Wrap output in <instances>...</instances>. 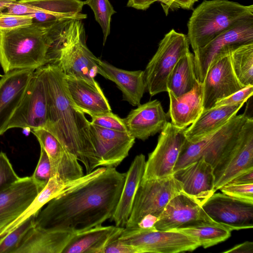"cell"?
<instances>
[{"instance_id": "cell-29", "label": "cell", "mask_w": 253, "mask_h": 253, "mask_svg": "<svg viewBox=\"0 0 253 253\" xmlns=\"http://www.w3.org/2000/svg\"><path fill=\"white\" fill-rule=\"evenodd\" d=\"M245 103L203 110L198 118L185 130L186 140L196 142L223 126L237 115Z\"/></svg>"}, {"instance_id": "cell-42", "label": "cell", "mask_w": 253, "mask_h": 253, "mask_svg": "<svg viewBox=\"0 0 253 253\" xmlns=\"http://www.w3.org/2000/svg\"><path fill=\"white\" fill-rule=\"evenodd\" d=\"M253 94V85L246 86L242 89L218 101L213 107L233 106L245 103Z\"/></svg>"}, {"instance_id": "cell-49", "label": "cell", "mask_w": 253, "mask_h": 253, "mask_svg": "<svg viewBox=\"0 0 253 253\" xmlns=\"http://www.w3.org/2000/svg\"><path fill=\"white\" fill-rule=\"evenodd\" d=\"M17 1V0H0V11H2L9 5Z\"/></svg>"}, {"instance_id": "cell-33", "label": "cell", "mask_w": 253, "mask_h": 253, "mask_svg": "<svg viewBox=\"0 0 253 253\" xmlns=\"http://www.w3.org/2000/svg\"><path fill=\"white\" fill-rule=\"evenodd\" d=\"M44 10L62 21L69 19L83 20L87 14L82 13L84 1L81 0H18Z\"/></svg>"}, {"instance_id": "cell-37", "label": "cell", "mask_w": 253, "mask_h": 253, "mask_svg": "<svg viewBox=\"0 0 253 253\" xmlns=\"http://www.w3.org/2000/svg\"><path fill=\"white\" fill-rule=\"evenodd\" d=\"M90 117V123L93 125L113 130L127 132L124 119L112 111L92 115Z\"/></svg>"}, {"instance_id": "cell-12", "label": "cell", "mask_w": 253, "mask_h": 253, "mask_svg": "<svg viewBox=\"0 0 253 253\" xmlns=\"http://www.w3.org/2000/svg\"><path fill=\"white\" fill-rule=\"evenodd\" d=\"M251 42H253V16L238 21L194 52L198 81L203 83L211 64L220 53L230 46Z\"/></svg>"}, {"instance_id": "cell-15", "label": "cell", "mask_w": 253, "mask_h": 253, "mask_svg": "<svg viewBox=\"0 0 253 253\" xmlns=\"http://www.w3.org/2000/svg\"><path fill=\"white\" fill-rule=\"evenodd\" d=\"M89 131L98 166L118 167L128 155L135 138L127 132L113 130L90 123Z\"/></svg>"}, {"instance_id": "cell-23", "label": "cell", "mask_w": 253, "mask_h": 253, "mask_svg": "<svg viewBox=\"0 0 253 253\" xmlns=\"http://www.w3.org/2000/svg\"><path fill=\"white\" fill-rule=\"evenodd\" d=\"M96 61L99 67V74L116 84L122 92L124 100L133 106L141 104V100L146 90L144 71L125 70L98 58Z\"/></svg>"}, {"instance_id": "cell-10", "label": "cell", "mask_w": 253, "mask_h": 253, "mask_svg": "<svg viewBox=\"0 0 253 253\" xmlns=\"http://www.w3.org/2000/svg\"><path fill=\"white\" fill-rule=\"evenodd\" d=\"M185 129L168 123L160 132L155 148L148 155L142 179L163 178L172 175L186 141Z\"/></svg>"}, {"instance_id": "cell-11", "label": "cell", "mask_w": 253, "mask_h": 253, "mask_svg": "<svg viewBox=\"0 0 253 253\" xmlns=\"http://www.w3.org/2000/svg\"><path fill=\"white\" fill-rule=\"evenodd\" d=\"M41 67L34 72L23 98L9 121L8 129L16 127L31 131L44 128L47 101Z\"/></svg>"}, {"instance_id": "cell-26", "label": "cell", "mask_w": 253, "mask_h": 253, "mask_svg": "<svg viewBox=\"0 0 253 253\" xmlns=\"http://www.w3.org/2000/svg\"><path fill=\"white\" fill-rule=\"evenodd\" d=\"M73 233L46 230L34 226L27 232L14 253H62Z\"/></svg>"}, {"instance_id": "cell-43", "label": "cell", "mask_w": 253, "mask_h": 253, "mask_svg": "<svg viewBox=\"0 0 253 253\" xmlns=\"http://www.w3.org/2000/svg\"><path fill=\"white\" fill-rule=\"evenodd\" d=\"M2 11L10 14L20 15H31L37 12H42L52 15L44 10L38 9L28 4L19 2L18 0L16 2L9 5Z\"/></svg>"}, {"instance_id": "cell-44", "label": "cell", "mask_w": 253, "mask_h": 253, "mask_svg": "<svg viewBox=\"0 0 253 253\" xmlns=\"http://www.w3.org/2000/svg\"><path fill=\"white\" fill-rule=\"evenodd\" d=\"M121 234L113 238L106 245L103 253H136L135 249L119 239Z\"/></svg>"}, {"instance_id": "cell-20", "label": "cell", "mask_w": 253, "mask_h": 253, "mask_svg": "<svg viewBox=\"0 0 253 253\" xmlns=\"http://www.w3.org/2000/svg\"><path fill=\"white\" fill-rule=\"evenodd\" d=\"M41 191L31 176L20 177L0 191V230L20 216Z\"/></svg>"}, {"instance_id": "cell-47", "label": "cell", "mask_w": 253, "mask_h": 253, "mask_svg": "<svg viewBox=\"0 0 253 253\" xmlns=\"http://www.w3.org/2000/svg\"><path fill=\"white\" fill-rule=\"evenodd\" d=\"M158 217L155 216L147 215L138 222L137 227L140 228H149L153 227Z\"/></svg>"}, {"instance_id": "cell-7", "label": "cell", "mask_w": 253, "mask_h": 253, "mask_svg": "<svg viewBox=\"0 0 253 253\" xmlns=\"http://www.w3.org/2000/svg\"><path fill=\"white\" fill-rule=\"evenodd\" d=\"M187 35L173 29L167 33L144 71L146 90L151 96L167 92L168 78L174 67L189 50Z\"/></svg>"}, {"instance_id": "cell-28", "label": "cell", "mask_w": 253, "mask_h": 253, "mask_svg": "<svg viewBox=\"0 0 253 253\" xmlns=\"http://www.w3.org/2000/svg\"><path fill=\"white\" fill-rule=\"evenodd\" d=\"M145 156L140 154L134 158L126 172V180L114 213L111 218L116 226L125 227L130 216L135 194L144 172Z\"/></svg>"}, {"instance_id": "cell-21", "label": "cell", "mask_w": 253, "mask_h": 253, "mask_svg": "<svg viewBox=\"0 0 253 253\" xmlns=\"http://www.w3.org/2000/svg\"><path fill=\"white\" fill-rule=\"evenodd\" d=\"M36 70L9 71L0 79V135L7 130L9 121L25 94Z\"/></svg>"}, {"instance_id": "cell-46", "label": "cell", "mask_w": 253, "mask_h": 253, "mask_svg": "<svg viewBox=\"0 0 253 253\" xmlns=\"http://www.w3.org/2000/svg\"><path fill=\"white\" fill-rule=\"evenodd\" d=\"M228 183L234 184L253 183V169L239 174Z\"/></svg>"}, {"instance_id": "cell-51", "label": "cell", "mask_w": 253, "mask_h": 253, "mask_svg": "<svg viewBox=\"0 0 253 253\" xmlns=\"http://www.w3.org/2000/svg\"><path fill=\"white\" fill-rule=\"evenodd\" d=\"M0 76H1V77L2 76H1V75H0Z\"/></svg>"}, {"instance_id": "cell-35", "label": "cell", "mask_w": 253, "mask_h": 253, "mask_svg": "<svg viewBox=\"0 0 253 253\" xmlns=\"http://www.w3.org/2000/svg\"><path fill=\"white\" fill-rule=\"evenodd\" d=\"M84 4L88 5L93 11L95 20L102 30L104 45L110 33L112 16L116 11L109 0H86Z\"/></svg>"}, {"instance_id": "cell-13", "label": "cell", "mask_w": 253, "mask_h": 253, "mask_svg": "<svg viewBox=\"0 0 253 253\" xmlns=\"http://www.w3.org/2000/svg\"><path fill=\"white\" fill-rule=\"evenodd\" d=\"M203 84V110L213 107L218 101L245 87L234 73L228 50L219 54L211 63Z\"/></svg>"}, {"instance_id": "cell-30", "label": "cell", "mask_w": 253, "mask_h": 253, "mask_svg": "<svg viewBox=\"0 0 253 253\" xmlns=\"http://www.w3.org/2000/svg\"><path fill=\"white\" fill-rule=\"evenodd\" d=\"M87 178V176L84 175L78 179L64 182L57 175L52 176L45 187L25 211L14 220L0 230V238L15 229L32 215H37L49 201L84 182Z\"/></svg>"}, {"instance_id": "cell-36", "label": "cell", "mask_w": 253, "mask_h": 253, "mask_svg": "<svg viewBox=\"0 0 253 253\" xmlns=\"http://www.w3.org/2000/svg\"><path fill=\"white\" fill-rule=\"evenodd\" d=\"M36 216L32 215L0 238V253H14L27 232L34 226Z\"/></svg>"}, {"instance_id": "cell-45", "label": "cell", "mask_w": 253, "mask_h": 253, "mask_svg": "<svg viewBox=\"0 0 253 253\" xmlns=\"http://www.w3.org/2000/svg\"><path fill=\"white\" fill-rule=\"evenodd\" d=\"M224 253H253V243L250 241H246L241 244L237 245L233 248L224 251Z\"/></svg>"}, {"instance_id": "cell-5", "label": "cell", "mask_w": 253, "mask_h": 253, "mask_svg": "<svg viewBox=\"0 0 253 253\" xmlns=\"http://www.w3.org/2000/svg\"><path fill=\"white\" fill-rule=\"evenodd\" d=\"M253 16V5L228 0H204L187 23V38L193 52L203 47L238 21Z\"/></svg>"}, {"instance_id": "cell-48", "label": "cell", "mask_w": 253, "mask_h": 253, "mask_svg": "<svg viewBox=\"0 0 253 253\" xmlns=\"http://www.w3.org/2000/svg\"><path fill=\"white\" fill-rule=\"evenodd\" d=\"M198 0H174V8L190 9Z\"/></svg>"}, {"instance_id": "cell-6", "label": "cell", "mask_w": 253, "mask_h": 253, "mask_svg": "<svg viewBox=\"0 0 253 253\" xmlns=\"http://www.w3.org/2000/svg\"><path fill=\"white\" fill-rule=\"evenodd\" d=\"M248 118L236 115L214 132L200 140H187L174 168V171L203 158L213 168L218 169L228 158L238 141L241 129Z\"/></svg>"}, {"instance_id": "cell-16", "label": "cell", "mask_w": 253, "mask_h": 253, "mask_svg": "<svg viewBox=\"0 0 253 253\" xmlns=\"http://www.w3.org/2000/svg\"><path fill=\"white\" fill-rule=\"evenodd\" d=\"M253 169V118L243 125L234 149L224 162L214 171L216 191L239 174Z\"/></svg>"}, {"instance_id": "cell-24", "label": "cell", "mask_w": 253, "mask_h": 253, "mask_svg": "<svg viewBox=\"0 0 253 253\" xmlns=\"http://www.w3.org/2000/svg\"><path fill=\"white\" fill-rule=\"evenodd\" d=\"M169 99L167 113L171 123L180 128L186 127L193 123L204 110L203 84L198 81L189 92L179 96L168 91Z\"/></svg>"}, {"instance_id": "cell-41", "label": "cell", "mask_w": 253, "mask_h": 253, "mask_svg": "<svg viewBox=\"0 0 253 253\" xmlns=\"http://www.w3.org/2000/svg\"><path fill=\"white\" fill-rule=\"evenodd\" d=\"M32 15H20L0 11V30H10L33 23Z\"/></svg>"}, {"instance_id": "cell-32", "label": "cell", "mask_w": 253, "mask_h": 253, "mask_svg": "<svg viewBox=\"0 0 253 253\" xmlns=\"http://www.w3.org/2000/svg\"><path fill=\"white\" fill-rule=\"evenodd\" d=\"M172 231H177L197 239L200 247L207 248L228 239L232 231L217 222L201 221Z\"/></svg>"}, {"instance_id": "cell-25", "label": "cell", "mask_w": 253, "mask_h": 253, "mask_svg": "<svg viewBox=\"0 0 253 253\" xmlns=\"http://www.w3.org/2000/svg\"><path fill=\"white\" fill-rule=\"evenodd\" d=\"M70 96L75 105L84 114L92 115L112 111L108 100L101 87L82 80L66 77Z\"/></svg>"}, {"instance_id": "cell-38", "label": "cell", "mask_w": 253, "mask_h": 253, "mask_svg": "<svg viewBox=\"0 0 253 253\" xmlns=\"http://www.w3.org/2000/svg\"><path fill=\"white\" fill-rule=\"evenodd\" d=\"M31 177L41 191L45 187L51 178L49 160L46 153L41 147L40 158Z\"/></svg>"}, {"instance_id": "cell-39", "label": "cell", "mask_w": 253, "mask_h": 253, "mask_svg": "<svg viewBox=\"0 0 253 253\" xmlns=\"http://www.w3.org/2000/svg\"><path fill=\"white\" fill-rule=\"evenodd\" d=\"M219 190L229 196L253 203V183H228L220 187Z\"/></svg>"}, {"instance_id": "cell-31", "label": "cell", "mask_w": 253, "mask_h": 253, "mask_svg": "<svg viewBox=\"0 0 253 253\" xmlns=\"http://www.w3.org/2000/svg\"><path fill=\"white\" fill-rule=\"evenodd\" d=\"M198 81L194 56L189 51L179 59L171 71L167 82L168 91L175 96H180L190 91Z\"/></svg>"}, {"instance_id": "cell-4", "label": "cell", "mask_w": 253, "mask_h": 253, "mask_svg": "<svg viewBox=\"0 0 253 253\" xmlns=\"http://www.w3.org/2000/svg\"><path fill=\"white\" fill-rule=\"evenodd\" d=\"M53 38L51 50L53 63L58 64L66 77L99 86L94 79L99 74L97 57L86 45L82 20L69 19L56 24Z\"/></svg>"}, {"instance_id": "cell-22", "label": "cell", "mask_w": 253, "mask_h": 253, "mask_svg": "<svg viewBox=\"0 0 253 253\" xmlns=\"http://www.w3.org/2000/svg\"><path fill=\"white\" fill-rule=\"evenodd\" d=\"M168 116L157 99L140 104L124 119L128 133L143 141L160 132L167 126Z\"/></svg>"}, {"instance_id": "cell-34", "label": "cell", "mask_w": 253, "mask_h": 253, "mask_svg": "<svg viewBox=\"0 0 253 253\" xmlns=\"http://www.w3.org/2000/svg\"><path fill=\"white\" fill-rule=\"evenodd\" d=\"M228 53L239 82L245 86L253 85V42L230 46Z\"/></svg>"}, {"instance_id": "cell-1", "label": "cell", "mask_w": 253, "mask_h": 253, "mask_svg": "<svg viewBox=\"0 0 253 253\" xmlns=\"http://www.w3.org/2000/svg\"><path fill=\"white\" fill-rule=\"evenodd\" d=\"M126 175L116 168L106 167L49 201L36 215L34 226L78 233L102 225L114 213Z\"/></svg>"}, {"instance_id": "cell-14", "label": "cell", "mask_w": 253, "mask_h": 253, "mask_svg": "<svg viewBox=\"0 0 253 253\" xmlns=\"http://www.w3.org/2000/svg\"><path fill=\"white\" fill-rule=\"evenodd\" d=\"M202 208L213 221L232 231L253 227V203L214 193Z\"/></svg>"}, {"instance_id": "cell-9", "label": "cell", "mask_w": 253, "mask_h": 253, "mask_svg": "<svg viewBox=\"0 0 253 253\" xmlns=\"http://www.w3.org/2000/svg\"><path fill=\"white\" fill-rule=\"evenodd\" d=\"M182 191L172 175L163 178L142 179L136 191L126 228H135L145 216L159 217L169 201Z\"/></svg>"}, {"instance_id": "cell-19", "label": "cell", "mask_w": 253, "mask_h": 253, "mask_svg": "<svg viewBox=\"0 0 253 253\" xmlns=\"http://www.w3.org/2000/svg\"><path fill=\"white\" fill-rule=\"evenodd\" d=\"M172 176L182 191L202 206L216 191L213 168L203 158L174 171Z\"/></svg>"}, {"instance_id": "cell-18", "label": "cell", "mask_w": 253, "mask_h": 253, "mask_svg": "<svg viewBox=\"0 0 253 253\" xmlns=\"http://www.w3.org/2000/svg\"><path fill=\"white\" fill-rule=\"evenodd\" d=\"M31 131L48 157L51 177L57 175L64 182H68L84 175L83 167L77 158L52 133L44 128L33 129Z\"/></svg>"}, {"instance_id": "cell-50", "label": "cell", "mask_w": 253, "mask_h": 253, "mask_svg": "<svg viewBox=\"0 0 253 253\" xmlns=\"http://www.w3.org/2000/svg\"><path fill=\"white\" fill-rule=\"evenodd\" d=\"M169 3V8H174V0H167Z\"/></svg>"}, {"instance_id": "cell-8", "label": "cell", "mask_w": 253, "mask_h": 253, "mask_svg": "<svg viewBox=\"0 0 253 253\" xmlns=\"http://www.w3.org/2000/svg\"><path fill=\"white\" fill-rule=\"evenodd\" d=\"M119 239L133 247L136 253H178L192 252L200 247L197 239L184 233L159 230L154 227H125Z\"/></svg>"}, {"instance_id": "cell-17", "label": "cell", "mask_w": 253, "mask_h": 253, "mask_svg": "<svg viewBox=\"0 0 253 253\" xmlns=\"http://www.w3.org/2000/svg\"><path fill=\"white\" fill-rule=\"evenodd\" d=\"M201 221L216 222L202 205L182 191L169 201L154 227L159 230L172 231Z\"/></svg>"}, {"instance_id": "cell-40", "label": "cell", "mask_w": 253, "mask_h": 253, "mask_svg": "<svg viewBox=\"0 0 253 253\" xmlns=\"http://www.w3.org/2000/svg\"><path fill=\"white\" fill-rule=\"evenodd\" d=\"M5 153L0 152V191L19 179Z\"/></svg>"}, {"instance_id": "cell-2", "label": "cell", "mask_w": 253, "mask_h": 253, "mask_svg": "<svg viewBox=\"0 0 253 253\" xmlns=\"http://www.w3.org/2000/svg\"><path fill=\"white\" fill-rule=\"evenodd\" d=\"M45 85L47 115L44 128L85 167L86 174L98 167L89 131L90 122L72 101L65 75L57 63L41 67Z\"/></svg>"}, {"instance_id": "cell-3", "label": "cell", "mask_w": 253, "mask_h": 253, "mask_svg": "<svg viewBox=\"0 0 253 253\" xmlns=\"http://www.w3.org/2000/svg\"><path fill=\"white\" fill-rule=\"evenodd\" d=\"M55 25L33 22L13 29L0 30V65L4 74L14 70H36L52 63Z\"/></svg>"}, {"instance_id": "cell-27", "label": "cell", "mask_w": 253, "mask_h": 253, "mask_svg": "<svg viewBox=\"0 0 253 253\" xmlns=\"http://www.w3.org/2000/svg\"><path fill=\"white\" fill-rule=\"evenodd\" d=\"M125 227L101 225L74 233L62 253H103L108 242Z\"/></svg>"}]
</instances>
